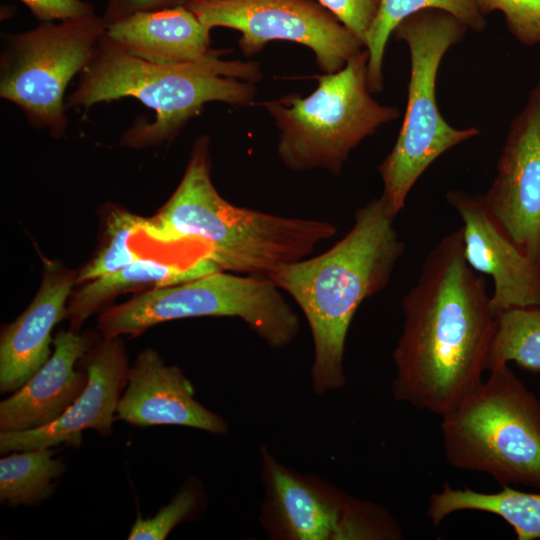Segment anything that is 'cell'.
I'll return each mask as SVG.
<instances>
[{
    "label": "cell",
    "instance_id": "obj_23",
    "mask_svg": "<svg viewBox=\"0 0 540 540\" xmlns=\"http://www.w3.org/2000/svg\"><path fill=\"white\" fill-rule=\"evenodd\" d=\"M509 362L540 372V307H518L498 313L487 371Z\"/></svg>",
    "mask_w": 540,
    "mask_h": 540
},
{
    "label": "cell",
    "instance_id": "obj_3",
    "mask_svg": "<svg viewBox=\"0 0 540 540\" xmlns=\"http://www.w3.org/2000/svg\"><path fill=\"white\" fill-rule=\"evenodd\" d=\"M382 196L358 208L348 233L327 251L286 264L269 278L303 312L313 338L314 393L345 385L344 349L361 303L389 283L405 246Z\"/></svg>",
    "mask_w": 540,
    "mask_h": 540
},
{
    "label": "cell",
    "instance_id": "obj_15",
    "mask_svg": "<svg viewBox=\"0 0 540 540\" xmlns=\"http://www.w3.org/2000/svg\"><path fill=\"white\" fill-rule=\"evenodd\" d=\"M116 420L133 426L178 425L213 434L227 432V423L195 399V390L183 371L166 365L151 348L141 351L129 368Z\"/></svg>",
    "mask_w": 540,
    "mask_h": 540
},
{
    "label": "cell",
    "instance_id": "obj_27",
    "mask_svg": "<svg viewBox=\"0 0 540 540\" xmlns=\"http://www.w3.org/2000/svg\"><path fill=\"white\" fill-rule=\"evenodd\" d=\"M345 27L365 43L380 0H318ZM365 45V44H364Z\"/></svg>",
    "mask_w": 540,
    "mask_h": 540
},
{
    "label": "cell",
    "instance_id": "obj_8",
    "mask_svg": "<svg viewBox=\"0 0 540 540\" xmlns=\"http://www.w3.org/2000/svg\"><path fill=\"white\" fill-rule=\"evenodd\" d=\"M202 316L238 317L273 348L289 344L300 328L269 277L217 271L109 307L99 315L97 329L105 338L136 337L162 322Z\"/></svg>",
    "mask_w": 540,
    "mask_h": 540
},
{
    "label": "cell",
    "instance_id": "obj_11",
    "mask_svg": "<svg viewBox=\"0 0 540 540\" xmlns=\"http://www.w3.org/2000/svg\"><path fill=\"white\" fill-rule=\"evenodd\" d=\"M209 29L240 31L246 56L273 40L310 48L324 73H334L365 48L329 10L312 0H190L186 5Z\"/></svg>",
    "mask_w": 540,
    "mask_h": 540
},
{
    "label": "cell",
    "instance_id": "obj_1",
    "mask_svg": "<svg viewBox=\"0 0 540 540\" xmlns=\"http://www.w3.org/2000/svg\"><path fill=\"white\" fill-rule=\"evenodd\" d=\"M402 312L392 394L443 417L482 383L498 317L484 275L465 259L460 228L428 253Z\"/></svg>",
    "mask_w": 540,
    "mask_h": 540
},
{
    "label": "cell",
    "instance_id": "obj_10",
    "mask_svg": "<svg viewBox=\"0 0 540 540\" xmlns=\"http://www.w3.org/2000/svg\"><path fill=\"white\" fill-rule=\"evenodd\" d=\"M265 501L261 522L275 539H400L399 524L381 507L346 495L280 464L262 447Z\"/></svg>",
    "mask_w": 540,
    "mask_h": 540
},
{
    "label": "cell",
    "instance_id": "obj_12",
    "mask_svg": "<svg viewBox=\"0 0 540 540\" xmlns=\"http://www.w3.org/2000/svg\"><path fill=\"white\" fill-rule=\"evenodd\" d=\"M483 197L517 247L540 262V71L510 124L497 174Z\"/></svg>",
    "mask_w": 540,
    "mask_h": 540
},
{
    "label": "cell",
    "instance_id": "obj_21",
    "mask_svg": "<svg viewBox=\"0 0 540 540\" xmlns=\"http://www.w3.org/2000/svg\"><path fill=\"white\" fill-rule=\"evenodd\" d=\"M426 9L448 12L475 32L486 27L485 16L479 11L476 0H380L364 43L368 52L367 83L371 93L383 90V60L390 35L404 19Z\"/></svg>",
    "mask_w": 540,
    "mask_h": 540
},
{
    "label": "cell",
    "instance_id": "obj_19",
    "mask_svg": "<svg viewBox=\"0 0 540 540\" xmlns=\"http://www.w3.org/2000/svg\"><path fill=\"white\" fill-rule=\"evenodd\" d=\"M217 271L222 270L205 256L185 262L157 254L143 257L73 289L66 313V319L70 322L69 330L78 333L92 314L126 292L180 284Z\"/></svg>",
    "mask_w": 540,
    "mask_h": 540
},
{
    "label": "cell",
    "instance_id": "obj_20",
    "mask_svg": "<svg viewBox=\"0 0 540 540\" xmlns=\"http://www.w3.org/2000/svg\"><path fill=\"white\" fill-rule=\"evenodd\" d=\"M502 487L495 493H482L445 483L441 491L431 494L427 516L438 526L447 516L459 511L486 512L507 522L518 540H540V493L524 492L508 485Z\"/></svg>",
    "mask_w": 540,
    "mask_h": 540
},
{
    "label": "cell",
    "instance_id": "obj_18",
    "mask_svg": "<svg viewBox=\"0 0 540 540\" xmlns=\"http://www.w3.org/2000/svg\"><path fill=\"white\" fill-rule=\"evenodd\" d=\"M210 30L185 5L139 11L106 23L105 34L128 54L162 65L200 63L221 57Z\"/></svg>",
    "mask_w": 540,
    "mask_h": 540
},
{
    "label": "cell",
    "instance_id": "obj_28",
    "mask_svg": "<svg viewBox=\"0 0 540 540\" xmlns=\"http://www.w3.org/2000/svg\"><path fill=\"white\" fill-rule=\"evenodd\" d=\"M40 22H54L95 15L92 3L83 0H19Z\"/></svg>",
    "mask_w": 540,
    "mask_h": 540
},
{
    "label": "cell",
    "instance_id": "obj_2",
    "mask_svg": "<svg viewBox=\"0 0 540 540\" xmlns=\"http://www.w3.org/2000/svg\"><path fill=\"white\" fill-rule=\"evenodd\" d=\"M209 138L199 137L184 175L141 236L152 246L197 243L222 271L269 277L304 258L337 233L334 224L236 206L216 190L210 175Z\"/></svg>",
    "mask_w": 540,
    "mask_h": 540
},
{
    "label": "cell",
    "instance_id": "obj_14",
    "mask_svg": "<svg viewBox=\"0 0 540 540\" xmlns=\"http://www.w3.org/2000/svg\"><path fill=\"white\" fill-rule=\"evenodd\" d=\"M446 200L462 221L464 256L477 273L493 280L490 303L498 314L540 307V262L526 256L501 227L483 194L450 190Z\"/></svg>",
    "mask_w": 540,
    "mask_h": 540
},
{
    "label": "cell",
    "instance_id": "obj_26",
    "mask_svg": "<svg viewBox=\"0 0 540 540\" xmlns=\"http://www.w3.org/2000/svg\"><path fill=\"white\" fill-rule=\"evenodd\" d=\"M479 11H500L510 33L523 45L540 44V0H476Z\"/></svg>",
    "mask_w": 540,
    "mask_h": 540
},
{
    "label": "cell",
    "instance_id": "obj_6",
    "mask_svg": "<svg viewBox=\"0 0 540 540\" xmlns=\"http://www.w3.org/2000/svg\"><path fill=\"white\" fill-rule=\"evenodd\" d=\"M367 64L363 49L339 71L316 77L318 86L309 96L290 94L261 103L280 131L277 151L285 166L338 175L362 140L398 118L397 107L372 97Z\"/></svg>",
    "mask_w": 540,
    "mask_h": 540
},
{
    "label": "cell",
    "instance_id": "obj_5",
    "mask_svg": "<svg viewBox=\"0 0 540 540\" xmlns=\"http://www.w3.org/2000/svg\"><path fill=\"white\" fill-rule=\"evenodd\" d=\"M441 421L446 460L501 486L540 488V399L509 368L489 377Z\"/></svg>",
    "mask_w": 540,
    "mask_h": 540
},
{
    "label": "cell",
    "instance_id": "obj_25",
    "mask_svg": "<svg viewBox=\"0 0 540 540\" xmlns=\"http://www.w3.org/2000/svg\"><path fill=\"white\" fill-rule=\"evenodd\" d=\"M199 497L196 488L190 485L180 489L169 504L162 507L153 517L137 516L127 539L164 540L175 526L187 520L196 510Z\"/></svg>",
    "mask_w": 540,
    "mask_h": 540
},
{
    "label": "cell",
    "instance_id": "obj_13",
    "mask_svg": "<svg viewBox=\"0 0 540 540\" xmlns=\"http://www.w3.org/2000/svg\"><path fill=\"white\" fill-rule=\"evenodd\" d=\"M80 364L87 374V384L72 405L47 426L25 431H1V454L54 448L61 444L77 447L86 429H93L103 436L111 434L129 372L122 339L101 336L81 358Z\"/></svg>",
    "mask_w": 540,
    "mask_h": 540
},
{
    "label": "cell",
    "instance_id": "obj_16",
    "mask_svg": "<svg viewBox=\"0 0 540 540\" xmlns=\"http://www.w3.org/2000/svg\"><path fill=\"white\" fill-rule=\"evenodd\" d=\"M76 271L45 261L41 285L26 310L2 331L0 392L18 390L50 358L52 330L66 318Z\"/></svg>",
    "mask_w": 540,
    "mask_h": 540
},
{
    "label": "cell",
    "instance_id": "obj_4",
    "mask_svg": "<svg viewBox=\"0 0 540 540\" xmlns=\"http://www.w3.org/2000/svg\"><path fill=\"white\" fill-rule=\"evenodd\" d=\"M260 79L255 62L221 57L181 65L148 62L128 54L104 33L65 105L87 110L123 97L139 100L155 111V120H139L122 134L120 144L141 149L172 140L209 102L251 104L255 98L252 83Z\"/></svg>",
    "mask_w": 540,
    "mask_h": 540
},
{
    "label": "cell",
    "instance_id": "obj_22",
    "mask_svg": "<svg viewBox=\"0 0 540 540\" xmlns=\"http://www.w3.org/2000/svg\"><path fill=\"white\" fill-rule=\"evenodd\" d=\"M52 448L13 451L0 459V502L10 506L37 505L55 489L65 470Z\"/></svg>",
    "mask_w": 540,
    "mask_h": 540
},
{
    "label": "cell",
    "instance_id": "obj_7",
    "mask_svg": "<svg viewBox=\"0 0 540 540\" xmlns=\"http://www.w3.org/2000/svg\"><path fill=\"white\" fill-rule=\"evenodd\" d=\"M467 29L448 12L426 9L404 19L393 32L397 40L407 44L411 62L402 126L392 150L378 166L381 196L394 216L405 207L412 187L438 157L480 133L474 127L451 126L436 101L442 59Z\"/></svg>",
    "mask_w": 540,
    "mask_h": 540
},
{
    "label": "cell",
    "instance_id": "obj_24",
    "mask_svg": "<svg viewBox=\"0 0 540 540\" xmlns=\"http://www.w3.org/2000/svg\"><path fill=\"white\" fill-rule=\"evenodd\" d=\"M144 221V217L124 209H112L106 220L103 243L93 258L77 272L76 284L120 270L146 257L134 246Z\"/></svg>",
    "mask_w": 540,
    "mask_h": 540
},
{
    "label": "cell",
    "instance_id": "obj_9",
    "mask_svg": "<svg viewBox=\"0 0 540 540\" xmlns=\"http://www.w3.org/2000/svg\"><path fill=\"white\" fill-rule=\"evenodd\" d=\"M105 29L104 18L95 14L3 34L1 98L21 109L34 128L62 137L68 126L66 87L89 64Z\"/></svg>",
    "mask_w": 540,
    "mask_h": 540
},
{
    "label": "cell",
    "instance_id": "obj_17",
    "mask_svg": "<svg viewBox=\"0 0 540 540\" xmlns=\"http://www.w3.org/2000/svg\"><path fill=\"white\" fill-rule=\"evenodd\" d=\"M95 337L60 331L50 358L11 396L0 402V431H25L57 420L79 397L87 384L85 370L76 364Z\"/></svg>",
    "mask_w": 540,
    "mask_h": 540
},
{
    "label": "cell",
    "instance_id": "obj_29",
    "mask_svg": "<svg viewBox=\"0 0 540 540\" xmlns=\"http://www.w3.org/2000/svg\"><path fill=\"white\" fill-rule=\"evenodd\" d=\"M190 0H106L102 17L106 23L139 11L186 5Z\"/></svg>",
    "mask_w": 540,
    "mask_h": 540
}]
</instances>
